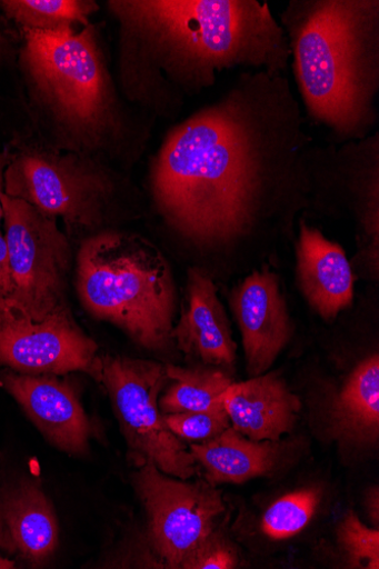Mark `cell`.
<instances>
[{
    "mask_svg": "<svg viewBox=\"0 0 379 569\" xmlns=\"http://www.w3.org/2000/svg\"><path fill=\"white\" fill-rule=\"evenodd\" d=\"M311 144L286 74L246 71L162 142L150 174L156 209L193 248L238 250L259 234Z\"/></svg>",
    "mask_w": 379,
    "mask_h": 569,
    "instance_id": "1",
    "label": "cell"
},
{
    "mask_svg": "<svg viewBox=\"0 0 379 569\" xmlns=\"http://www.w3.org/2000/svg\"><path fill=\"white\" fill-rule=\"evenodd\" d=\"M127 96L168 116L235 69L286 73L288 37L258 0H120Z\"/></svg>",
    "mask_w": 379,
    "mask_h": 569,
    "instance_id": "2",
    "label": "cell"
},
{
    "mask_svg": "<svg viewBox=\"0 0 379 569\" xmlns=\"http://www.w3.org/2000/svg\"><path fill=\"white\" fill-rule=\"evenodd\" d=\"M308 117L338 141L377 123L378 0H291L281 14Z\"/></svg>",
    "mask_w": 379,
    "mask_h": 569,
    "instance_id": "3",
    "label": "cell"
},
{
    "mask_svg": "<svg viewBox=\"0 0 379 569\" xmlns=\"http://www.w3.org/2000/svg\"><path fill=\"white\" fill-rule=\"evenodd\" d=\"M77 288L99 320L158 351L172 340L177 292L164 254L146 238L106 231L87 239L78 253Z\"/></svg>",
    "mask_w": 379,
    "mask_h": 569,
    "instance_id": "4",
    "label": "cell"
},
{
    "mask_svg": "<svg viewBox=\"0 0 379 569\" xmlns=\"http://www.w3.org/2000/svg\"><path fill=\"white\" fill-rule=\"evenodd\" d=\"M24 31L28 71L64 126L91 139L110 131L127 138L91 27L80 32Z\"/></svg>",
    "mask_w": 379,
    "mask_h": 569,
    "instance_id": "5",
    "label": "cell"
},
{
    "mask_svg": "<svg viewBox=\"0 0 379 569\" xmlns=\"http://www.w3.org/2000/svg\"><path fill=\"white\" fill-rule=\"evenodd\" d=\"M97 380L113 402L130 453L139 467L152 462L162 473L189 480L197 473L190 450L168 428L159 396L169 383L167 367L126 357H100Z\"/></svg>",
    "mask_w": 379,
    "mask_h": 569,
    "instance_id": "6",
    "label": "cell"
},
{
    "mask_svg": "<svg viewBox=\"0 0 379 569\" xmlns=\"http://www.w3.org/2000/svg\"><path fill=\"white\" fill-rule=\"evenodd\" d=\"M3 221L14 283L13 310L32 321L68 309L71 247L56 219L3 193Z\"/></svg>",
    "mask_w": 379,
    "mask_h": 569,
    "instance_id": "7",
    "label": "cell"
},
{
    "mask_svg": "<svg viewBox=\"0 0 379 569\" xmlns=\"http://www.w3.org/2000/svg\"><path fill=\"white\" fill-rule=\"evenodd\" d=\"M110 177L74 154L29 151L9 163L4 193L23 200L51 219L93 228L113 194Z\"/></svg>",
    "mask_w": 379,
    "mask_h": 569,
    "instance_id": "8",
    "label": "cell"
},
{
    "mask_svg": "<svg viewBox=\"0 0 379 569\" xmlns=\"http://www.w3.org/2000/svg\"><path fill=\"white\" fill-rule=\"evenodd\" d=\"M134 487L148 515L151 546L171 568H181L226 510L222 493L215 486L176 480L152 462L141 465Z\"/></svg>",
    "mask_w": 379,
    "mask_h": 569,
    "instance_id": "9",
    "label": "cell"
},
{
    "mask_svg": "<svg viewBox=\"0 0 379 569\" xmlns=\"http://www.w3.org/2000/svg\"><path fill=\"white\" fill-rule=\"evenodd\" d=\"M69 309L42 321L16 313L0 320V367L23 375L84 372L97 380L100 357Z\"/></svg>",
    "mask_w": 379,
    "mask_h": 569,
    "instance_id": "10",
    "label": "cell"
},
{
    "mask_svg": "<svg viewBox=\"0 0 379 569\" xmlns=\"http://www.w3.org/2000/svg\"><path fill=\"white\" fill-rule=\"evenodd\" d=\"M250 378L267 373L290 342L293 326L276 273L253 271L232 292Z\"/></svg>",
    "mask_w": 379,
    "mask_h": 569,
    "instance_id": "11",
    "label": "cell"
},
{
    "mask_svg": "<svg viewBox=\"0 0 379 569\" xmlns=\"http://www.w3.org/2000/svg\"><path fill=\"white\" fill-rule=\"evenodd\" d=\"M0 383L52 446L70 455L88 450L91 426L70 383L57 376L12 372Z\"/></svg>",
    "mask_w": 379,
    "mask_h": 569,
    "instance_id": "12",
    "label": "cell"
},
{
    "mask_svg": "<svg viewBox=\"0 0 379 569\" xmlns=\"http://www.w3.org/2000/svg\"><path fill=\"white\" fill-rule=\"evenodd\" d=\"M171 337L180 350L205 366L231 369L235 365L237 343L226 309L213 282L199 269L188 272L183 310Z\"/></svg>",
    "mask_w": 379,
    "mask_h": 569,
    "instance_id": "13",
    "label": "cell"
},
{
    "mask_svg": "<svg viewBox=\"0 0 379 569\" xmlns=\"http://www.w3.org/2000/svg\"><path fill=\"white\" fill-rule=\"evenodd\" d=\"M297 273L302 293L323 320H335L351 306L355 276L343 248L303 219L297 241Z\"/></svg>",
    "mask_w": 379,
    "mask_h": 569,
    "instance_id": "14",
    "label": "cell"
},
{
    "mask_svg": "<svg viewBox=\"0 0 379 569\" xmlns=\"http://www.w3.org/2000/svg\"><path fill=\"white\" fill-rule=\"evenodd\" d=\"M223 403L232 428L257 442H279L293 430L301 408L299 398L275 372L232 383Z\"/></svg>",
    "mask_w": 379,
    "mask_h": 569,
    "instance_id": "15",
    "label": "cell"
},
{
    "mask_svg": "<svg viewBox=\"0 0 379 569\" xmlns=\"http://www.w3.org/2000/svg\"><path fill=\"white\" fill-rule=\"evenodd\" d=\"M56 510L31 482L0 491V548L32 566L44 565L59 546Z\"/></svg>",
    "mask_w": 379,
    "mask_h": 569,
    "instance_id": "16",
    "label": "cell"
},
{
    "mask_svg": "<svg viewBox=\"0 0 379 569\" xmlns=\"http://www.w3.org/2000/svg\"><path fill=\"white\" fill-rule=\"evenodd\" d=\"M190 452L203 469L207 482L245 483L273 471L280 448L273 441H253L232 427L215 439L191 445Z\"/></svg>",
    "mask_w": 379,
    "mask_h": 569,
    "instance_id": "17",
    "label": "cell"
},
{
    "mask_svg": "<svg viewBox=\"0 0 379 569\" xmlns=\"http://www.w3.org/2000/svg\"><path fill=\"white\" fill-rule=\"evenodd\" d=\"M336 432L359 446H371L379 438V358L362 360L347 379L333 403Z\"/></svg>",
    "mask_w": 379,
    "mask_h": 569,
    "instance_id": "18",
    "label": "cell"
},
{
    "mask_svg": "<svg viewBox=\"0 0 379 569\" xmlns=\"http://www.w3.org/2000/svg\"><path fill=\"white\" fill-rule=\"evenodd\" d=\"M167 375L171 383L159 398V408L164 416L225 409L223 397L233 382L223 370L168 366Z\"/></svg>",
    "mask_w": 379,
    "mask_h": 569,
    "instance_id": "19",
    "label": "cell"
},
{
    "mask_svg": "<svg viewBox=\"0 0 379 569\" xmlns=\"http://www.w3.org/2000/svg\"><path fill=\"white\" fill-rule=\"evenodd\" d=\"M2 4L8 16L24 30L61 32L87 24L94 3L79 0H8Z\"/></svg>",
    "mask_w": 379,
    "mask_h": 569,
    "instance_id": "20",
    "label": "cell"
},
{
    "mask_svg": "<svg viewBox=\"0 0 379 569\" xmlns=\"http://www.w3.org/2000/svg\"><path fill=\"white\" fill-rule=\"evenodd\" d=\"M320 498L318 488L301 489L280 498L262 516L263 533L275 540H287L299 535L311 521Z\"/></svg>",
    "mask_w": 379,
    "mask_h": 569,
    "instance_id": "21",
    "label": "cell"
},
{
    "mask_svg": "<svg viewBox=\"0 0 379 569\" xmlns=\"http://www.w3.org/2000/svg\"><path fill=\"white\" fill-rule=\"evenodd\" d=\"M338 540L353 568H379V531L365 526L349 511L338 528Z\"/></svg>",
    "mask_w": 379,
    "mask_h": 569,
    "instance_id": "22",
    "label": "cell"
},
{
    "mask_svg": "<svg viewBox=\"0 0 379 569\" xmlns=\"http://www.w3.org/2000/svg\"><path fill=\"white\" fill-rule=\"evenodd\" d=\"M166 417L168 428L182 441L200 445L219 437L229 428L231 421L225 409L169 413Z\"/></svg>",
    "mask_w": 379,
    "mask_h": 569,
    "instance_id": "23",
    "label": "cell"
},
{
    "mask_svg": "<svg viewBox=\"0 0 379 569\" xmlns=\"http://www.w3.org/2000/svg\"><path fill=\"white\" fill-rule=\"evenodd\" d=\"M238 553L231 542L212 531L182 562L184 569H233Z\"/></svg>",
    "mask_w": 379,
    "mask_h": 569,
    "instance_id": "24",
    "label": "cell"
},
{
    "mask_svg": "<svg viewBox=\"0 0 379 569\" xmlns=\"http://www.w3.org/2000/svg\"><path fill=\"white\" fill-rule=\"evenodd\" d=\"M14 283L6 237L0 233V320L14 313Z\"/></svg>",
    "mask_w": 379,
    "mask_h": 569,
    "instance_id": "25",
    "label": "cell"
},
{
    "mask_svg": "<svg viewBox=\"0 0 379 569\" xmlns=\"http://www.w3.org/2000/svg\"><path fill=\"white\" fill-rule=\"evenodd\" d=\"M367 508L369 511V515L371 517L372 522L378 526L379 521V496H378V488H375V491H371L367 496Z\"/></svg>",
    "mask_w": 379,
    "mask_h": 569,
    "instance_id": "26",
    "label": "cell"
},
{
    "mask_svg": "<svg viewBox=\"0 0 379 569\" xmlns=\"http://www.w3.org/2000/svg\"><path fill=\"white\" fill-rule=\"evenodd\" d=\"M9 166V162L7 158L4 157L3 152H0V224L3 222V203H2V196L4 193V178H6V171Z\"/></svg>",
    "mask_w": 379,
    "mask_h": 569,
    "instance_id": "27",
    "label": "cell"
},
{
    "mask_svg": "<svg viewBox=\"0 0 379 569\" xmlns=\"http://www.w3.org/2000/svg\"><path fill=\"white\" fill-rule=\"evenodd\" d=\"M14 567H16V563L13 561L0 556V569H9V568H14Z\"/></svg>",
    "mask_w": 379,
    "mask_h": 569,
    "instance_id": "28",
    "label": "cell"
}]
</instances>
